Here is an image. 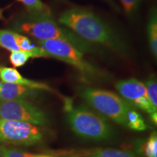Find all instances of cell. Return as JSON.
<instances>
[{
	"label": "cell",
	"instance_id": "4",
	"mask_svg": "<svg viewBox=\"0 0 157 157\" xmlns=\"http://www.w3.org/2000/svg\"><path fill=\"white\" fill-rule=\"evenodd\" d=\"M68 121L76 134L93 140H104L111 137L112 130L105 118L85 107L71 109Z\"/></svg>",
	"mask_w": 157,
	"mask_h": 157
},
{
	"label": "cell",
	"instance_id": "10",
	"mask_svg": "<svg viewBox=\"0 0 157 157\" xmlns=\"http://www.w3.org/2000/svg\"><path fill=\"white\" fill-rule=\"evenodd\" d=\"M37 91L21 84L0 82V101L25 99L36 95Z\"/></svg>",
	"mask_w": 157,
	"mask_h": 157
},
{
	"label": "cell",
	"instance_id": "18",
	"mask_svg": "<svg viewBox=\"0 0 157 157\" xmlns=\"http://www.w3.org/2000/svg\"><path fill=\"white\" fill-rule=\"evenodd\" d=\"M124 11L129 17H133L137 15L140 6L141 0H119Z\"/></svg>",
	"mask_w": 157,
	"mask_h": 157
},
{
	"label": "cell",
	"instance_id": "23",
	"mask_svg": "<svg viewBox=\"0 0 157 157\" xmlns=\"http://www.w3.org/2000/svg\"><path fill=\"white\" fill-rule=\"evenodd\" d=\"M37 157H50V156H37Z\"/></svg>",
	"mask_w": 157,
	"mask_h": 157
},
{
	"label": "cell",
	"instance_id": "16",
	"mask_svg": "<svg viewBox=\"0 0 157 157\" xmlns=\"http://www.w3.org/2000/svg\"><path fill=\"white\" fill-rule=\"evenodd\" d=\"M127 127L137 131H143L147 129V125L142 117L134 109L129 110L127 113Z\"/></svg>",
	"mask_w": 157,
	"mask_h": 157
},
{
	"label": "cell",
	"instance_id": "12",
	"mask_svg": "<svg viewBox=\"0 0 157 157\" xmlns=\"http://www.w3.org/2000/svg\"><path fill=\"white\" fill-rule=\"evenodd\" d=\"M48 58L40 47L38 46L36 50L32 51L17 50L12 52L10 56V61L14 67H21L25 64L30 58Z\"/></svg>",
	"mask_w": 157,
	"mask_h": 157
},
{
	"label": "cell",
	"instance_id": "7",
	"mask_svg": "<svg viewBox=\"0 0 157 157\" xmlns=\"http://www.w3.org/2000/svg\"><path fill=\"white\" fill-rule=\"evenodd\" d=\"M0 119L44 125L48 118L43 111L24 99L0 101Z\"/></svg>",
	"mask_w": 157,
	"mask_h": 157
},
{
	"label": "cell",
	"instance_id": "14",
	"mask_svg": "<svg viewBox=\"0 0 157 157\" xmlns=\"http://www.w3.org/2000/svg\"><path fill=\"white\" fill-rule=\"evenodd\" d=\"M0 47L11 52L20 50L16 42V32L0 29Z\"/></svg>",
	"mask_w": 157,
	"mask_h": 157
},
{
	"label": "cell",
	"instance_id": "17",
	"mask_svg": "<svg viewBox=\"0 0 157 157\" xmlns=\"http://www.w3.org/2000/svg\"><path fill=\"white\" fill-rule=\"evenodd\" d=\"M142 151L146 157H157V135L153 132L142 146Z\"/></svg>",
	"mask_w": 157,
	"mask_h": 157
},
{
	"label": "cell",
	"instance_id": "11",
	"mask_svg": "<svg viewBox=\"0 0 157 157\" xmlns=\"http://www.w3.org/2000/svg\"><path fill=\"white\" fill-rule=\"evenodd\" d=\"M71 152L86 157H137L132 152L113 148H96Z\"/></svg>",
	"mask_w": 157,
	"mask_h": 157
},
{
	"label": "cell",
	"instance_id": "13",
	"mask_svg": "<svg viewBox=\"0 0 157 157\" xmlns=\"http://www.w3.org/2000/svg\"><path fill=\"white\" fill-rule=\"evenodd\" d=\"M148 41L151 52L155 58L157 57V13L156 8L151 11L147 26Z\"/></svg>",
	"mask_w": 157,
	"mask_h": 157
},
{
	"label": "cell",
	"instance_id": "21",
	"mask_svg": "<svg viewBox=\"0 0 157 157\" xmlns=\"http://www.w3.org/2000/svg\"><path fill=\"white\" fill-rule=\"evenodd\" d=\"M0 155L2 157H37L36 155L29 154V153L21 152L13 149L7 148L5 147L0 146Z\"/></svg>",
	"mask_w": 157,
	"mask_h": 157
},
{
	"label": "cell",
	"instance_id": "22",
	"mask_svg": "<svg viewBox=\"0 0 157 157\" xmlns=\"http://www.w3.org/2000/svg\"><path fill=\"white\" fill-rule=\"evenodd\" d=\"M3 18V15H2V10L0 8V20Z\"/></svg>",
	"mask_w": 157,
	"mask_h": 157
},
{
	"label": "cell",
	"instance_id": "1",
	"mask_svg": "<svg viewBox=\"0 0 157 157\" xmlns=\"http://www.w3.org/2000/svg\"><path fill=\"white\" fill-rule=\"evenodd\" d=\"M58 22L86 42L106 47L122 56L129 53V46L124 39L93 12L74 7L63 12Z\"/></svg>",
	"mask_w": 157,
	"mask_h": 157
},
{
	"label": "cell",
	"instance_id": "20",
	"mask_svg": "<svg viewBox=\"0 0 157 157\" xmlns=\"http://www.w3.org/2000/svg\"><path fill=\"white\" fill-rule=\"evenodd\" d=\"M16 42L20 50L32 51L38 48V46H36L31 42L30 39L18 33H16Z\"/></svg>",
	"mask_w": 157,
	"mask_h": 157
},
{
	"label": "cell",
	"instance_id": "19",
	"mask_svg": "<svg viewBox=\"0 0 157 157\" xmlns=\"http://www.w3.org/2000/svg\"><path fill=\"white\" fill-rule=\"evenodd\" d=\"M23 4L30 12H48L50 8L42 0H17Z\"/></svg>",
	"mask_w": 157,
	"mask_h": 157
},
{
	"label": "cell",
	"instance_id": "15",
	"mask_svg": "<svg viewBox=\"0 0 157 157\" xmlns=\"http://www.w3.org/2000/svg\"><path fill=\"white\" fill-rule=\"evenodd\" d=\"M147 96L153 112L157 113V82L156 76H151L145 83Z\"/></svg>",
	"mask_w": 157,
	"mask_h": 157
},
{
	"label": "cell",
	"instance_id": "8",
	"mask_svg": "<svg viewBox=\"0 0 157 157\" xmlns=\"http://www.w3.org/2000/svg\"><path fill=\"white\" fill-rule=\"evenodd\" d=\"M116 88L124 99L148 113L152 121L156 124L157 113L153 112L147 96L145 83L136 78H128L118 82L116 84Z\"/></svg>",
	"mask_w": 157,
	"mask_h": 157
},
{
	"label": "cell",
	"instance_id": "5",
	"mask_svg": "<svg viewBox=\"0 0 157 157\" xmlns=\"http://www.w3.org/2000/svg\"><path fill=\"white\" fill-rule=\"evenodd\" d=\"M48 58L58 59L71 65L79 71L85 79L101 76V71L84 58V53L70 43L63 40L37 41Z\"/></svg>",
	"mask_w": 157,
	"mask_h": 157
},
{
	"label": "cell",
	"instance_id": "2",
	"mask_svg": "<svg viewBox=\"0 0 157 157\" xmlns=\"http://www.w3.org/2000/svg\"><path fill=\"white\" fill-rule=\"evenodd\" d=\"M17 30L29 34L36 41H65L83 53L97 51L95 44L86 42L64 25L57 23L50 11L31 12L21 23H17Z\"/></svg>",
	"mask_w": 157,
	"mask_h": 157
},
{
	"label": "cell",
	"instance_id": "3",
	"mask_svg": "<svg viewBox=\"0 0 157 157\" xmlns=\"http://www.w3.org/2000/svg\"><path fill=\"white\" fill-rule=\"evenodd\" d=\"M80 95L94 109L122 126L127 127V113L133 106L117 94L105 90L86 87Z\"/></svg>",
	"mask_w": 157,
	"mask_h": 157
},
{
	"label": "cell",
	"instance_id": "6",
	"mask_svg": "<svg viewBox=\"0 0 157 157\" xmlns=\"http://www.w3.org/2000/svg\"><path fill=\"white\" fill-rule=\"evenodd\" d=\"M42 140V133L35 125L0 119V144L31 146Z\"/></svg>",
	"mask_w": 157,
	"mask_h": 157
},
{
	"label": "cell",
	"instance_id": "9",
	"mask_svg": "<svg viewBox=\"0 0 157 157\" xmlns=\"http://www.w3.org/2000/svg\"><path fill=\"white\" fill-rule=\"evenodd\" d=\"M0 79L2 82L21 84L38 90L54 91L48 84L23 77L15 68L0 67Z\"/></svg>",
	"mask_w": 157,
	"mask_h": 157
}]
</instances>
